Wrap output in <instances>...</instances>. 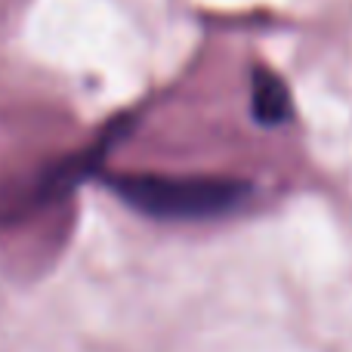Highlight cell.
Segmentation results:
<instances>
[{
  "label": "cell",
  "mask_w": 352,
  "mask_h": 352,
  "mask_svg": "<svg viewBox=\"0 0 352 352\" xmlns=\"http://www.w3.org/2000/svg\"><path fill=\"white\" fill-rule=\"evenodd\" d=\"M250 115L263 127H281L294 115L287 84L263 65H256L254 74H250Z\"/></svg>",
  "instance_id": "2"
},
{
  "label": "cell",
  "mask_w": 352,
  "mask_h": 352,
  "mask_svg": "<svg viewBox=\"0 0 352 352\" xmlns=\"http://www.w3.org/2000/svg\"><path fill=\"white\" fill-rule=\"evenodd\" d=\"M105 186L127 207L155 219H217L254 195V186L238 176L111 173Z\"/></svg>",
  "instance_id": "1"
}]
</instances>
